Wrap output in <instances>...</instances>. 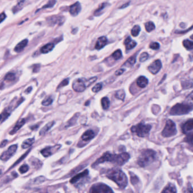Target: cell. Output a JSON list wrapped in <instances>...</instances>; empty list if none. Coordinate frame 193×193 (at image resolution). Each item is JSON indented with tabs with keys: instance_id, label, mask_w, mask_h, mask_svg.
Masks as SVG:
<instances>
[{
	"instance_id": "cell-1",
	"label": "cell",
	"mask_w": 193,
	"mask_h": 193,
	"mask_svg": "<svg viewBox=\"0 0 193 193\" xmlns=\"http://www.w3.org/2000/svg\"><path fill=\"white\" fill-rule=\"evenodd\" d=\"M107 177L115 182L118 186L121 189H124L128 184V179L125 174L121 170L118 169H112L107 172Z\"/></svg>"
},
{
	"instance_id": "cell-2",
	"label": "cell",
	"mask_w": 193,
	"mask_h": 193,
	"mask_svg": "<svg viewBox=\"0 0 193 193\" xmlns=\"http://www.w3.org/2000/svg\"><path fill=\"white\" fill-rule=\"evenodd\" d=\"M156 153L154 150L148 149L143 150L139 157L137 163L140 167H145L155 161Z\"/></svg>"
},
{
	"instance_id": "cell-3",
	"label": "cell",
	"mask_w": 193,
	"mask_h": 193,
	"mask_svg": "<svg viewBox=\"0 0 193 193\" xmlns=\"http://www.w3.org/2000/svg\"><path fill=\"white\" fill-rule=\"evenodd\" d=\"M97 79L96 77H91L88 80L85 79H77L75 80L72 84L73 89L77 92H82L86 88L92 85Z\"/></svg>"
},
{
	"instance_id": "cell-4",
	"label": "cell",
	"mask_w": 193,
	"mask_h": 193,
	"mask_svg": "<svg viewBox=\"0 0 193 193\" xmlns=\"http://www.w3.org/2000/svg\"><path fill=\"white\" fill-rule=\"evenodd\" d=\"M193 106L186 103H177L172 107L170 110V114L172 115H181L187 114L192 111Z\"/></svg>"
},
{
	"instance_id": "cell-5",
	"label": "cell",
	"mask_w": 193,
	"mask_h": 193,
	"mask_svg": "<svg viewBox=\"0 0 193 193\" xmlns=\"http://www.w3.org/2000/svg\"><path fill=\"white\" fill-rule=\"evenodd\" d=\"M151 129V126L150 124L139 123L137 125L133 126L131 128V131L133 133H136L140 137H144L149 134Z\"/></svg>"
},
{
	"instance_id": "cell-6",
	"label": "cell",
	"mask_w": 193,
	"mask_h": 193,
	"mask_svg": "<svg viewBox=\"0 0 193 193\" xmlns=\"http://www.w3.org/2000/svg\"><path fill=\"white\" fill-rule=\"evenodd\" d=\"M176 133L177 129L174 123L171 120H168L164 128L162 131V136L164 137H170L175 136Z\"/></svg>"
},
{
	"instance_id": "cell-7",
	"label": "cell",
	"mask_w": 193,
	"mask_h": 193,
	"mask_svg": "<svg viewBox=\"0 0 193 193\" xmlns=\"http://www.w3.org/2000/svg\"><path fill=\"white\" fill-rule=\"evenodd\" d=\"M89 193H114V192L107 185L103 183H96L90 187Z\"/></svg>"
},
{
	"instance_id": "cell-8",
	"label": "cell",
	"mask_w": 193,
	"mask_h": 193,
	"mask_svg": "<svg viewBox=\"0 0 193 193\" xmlns=\"http://www.w3.org/2000/svg\"><path fill=\"white\" fill-rule=\"evenodd\" d=\"M18 146L17 145H14L10 146L7 151L3 152L1 155L0 159L3 161H7L9 160L11 157L14 154L17 149Z\"/></svg>"
},
{
	"instance_id": "cell-9",
	"label": "cell",
	"mask_w": 193,
	"mask_h": 193,
	"mask_svg": "<svg viewBox=\"0 0 193 193\" xmlns=\"http://www.w3.org/2000/svg\"><path fill=\"white\" fill-rule=\"evenodd\" d=\"M162 65L160 60H156L152 62L148 67V69L150 72L152 74H157L161 68Z\"/></svg>"
},
{
	"instance_id": "cell-10",
	"label": "cell",
	"mask_w": 193,
	"mask_h": 193,
	"mask_svg": "<svg viewBox=\"0 0 193 193\" xmlns=\"http://www.w3.org/2000/svg\"><path fill=\"white\" fill-rule=\"evenodd\" d=\"M61 147V145H57L53 147H48L41 151V153L44 157H48L52 155Z\"/></svg>"
},
{
	"instance_id": "cell-11",
	"label": "cell",
	"mask_w": 193,
	"mask_h": 193,
	"mask_svg": "<svg viewBox=\"0 0 193 193\" xmlns=\"http://www.w3.org/2000/svg\"><path fill=\"white\" fill-rule=\"evenodd\" d=\"M81 9V6L79 2H76L70 8V13L71 15L75 17L79 14Z\"/></svg>"
},
{
	"instance_id": "cell-12",
	"label": "cell",
	"mask_w": 193,
	"mask_h": 193,
	"mask_svg": "<svg viewBox=\"0 0 193 193\" xmlns=\"http://www.w3.org/2000/svg\"><path fill=\"white\" fill-rule=\"evenodd\" d=\"M192 129H193V119H190L182 125V132L183 133H187Z\"/></svg>"
},
{
	"instance_id": "cell-13",
	"label": "cell",
	"mask_w": 193,
	"mask_h": 193,
	"mask_svg": "<svg viewBox=\"0 0 193 193\" xmlns=\"http://www.w3.org/2000/svg\"><path fill=\"white\" fill-rule=\"evenodd\" d=\"M25 123H26V120L24 119H21L19 120L18 121V122L17 123V124H15V125L14 126V127L10 132L11 135H12V134L16 133L24 125Z\"/></svg>"
},
{
	"instance_id": "cell-14",
	"label": "cell",
	"mask_w": 193,
	"mask_h": 193,
	"mask_svg": "<svg viewBox=\"0 0 193 193\" xmlns=\"http://www.w3.org/2000/svg\"><path fill=\"white\" fill-rule=\"evenodd\" d=\"M107 43V39L106 37L105 36L101 37L98 39L95 48L97 50H100L106 45Z\"/></svg>"
},
{
	"instance_id": "cell-15",
	"label": "cell",
	"mask_w": 193,
	"mask_h": 193,
	"mask_svg": "<svg viewBox=\"0 0 193 193\" xmlns=\"http://www.w3.org/2000/svg\"><path fill=\"white\" fill-rule=\"evenodd\" d=\"M89 173V171L88 170H85L84 171L82 172L81 173H80L79 174L76 175L75 177H72L71 179V181H70V182L72 183H76V182L79 181L80 179L84 178V177H85L86 176H87Z\"/></svg>"
},
{
	"instance_id": "cell-16",
	"label": "cell",
	"mask_w": 193,
	"mask_h": 193,
	"mask_svg": "<svg viewBox=\"0 0 193 193\" xmlns=\"http://www.w3.org/2000/svg\"><path fill=\"white\" fill-rule=\"evenodd\" d=\"M28 43V41L27 39L23 40V41H21L16 45V46L15 47L14 50L16 52H18V53L21 52L24 49V48L27 45Z\"/></svg>"
},
{
	"instance_id": "cell-17",
	"label": "cell",
	"mask_w": 193,
	"mask_h": 193,
	"mask_svg": "<svg viewBox=\"0 0 193 193\" xmlns=\"http://www.w3.org/2000/svg\"><path fill=\"white\" fill-rule=\"evenodd\" d=\"M124 44L125 45L127 50H130V49L134 48L137 45L136 42L132 40L130 37H127L125 39V40L124 41Z\"/></svg>"
},
{
	"instance_id": "cell-18",
	"label": "cell",
	"mask_w": 193,
	"mask_h": 193,
	"mask_svg": "<svg viewBox=\"0 0 193 193\" xmlns=\"http://www.w3.org/2000/svg\"><path fill=\"white\" fill-rule=\"evenodd\" d=\"M94 136L95 134L94 132L92 130H88L84 133V134L81 137V139L84 141H87L92 139Z\"/></svg>"
},
{
	"instance_id": "cell-19",
	"label": "cell",
	"mask_w": 193,
	"mask_h": 193,
	"mask_svg": "<svg viewBox=\"0 0 193 193\" xmlns=\"http://www.w3.org/2000/svg\"><path fill=\"white\" fill-rule=\"evenodd\" d=\"M148 80L145 76H140L137 81V84L140 88H145L148 84Z\"/></svg>"
},
{
	"instance_id": "cell-20",
	"label": "cell",
	"mask_w": 193,
	"mask_h": 193,
	"mask_svg": "<svg viewBox=\"0 0 193 193\" xmlns=\"http://www.w3.org/2000/svg\"><path fill=\"white\" fill-rule=\"evenodd\" d=\"M54 48V45L53 43H49L44 45L41 48V52L43 54L48 53L51 52Z\"/></svg>"
},
{
	"instance_id": "cell-21",
	"label": "cell",
	"mask_w": 193,
	"mask_h": 193,
	"mask_svg": "<svg viewBox=\"0 0 193 193\" xmlns=\"http://www.w3.org/2000/svg\"><path fill=\"white\" fill-rule=\"evenodd\" d=\"M161 193H177V190L174 185L170 183L164 189Z\"/></svg>"
},
{
	"instance_id": "cell-22",
	"label": "cell",
	"mask_w": 193,
	"mask_h": 193,
	"mask_svg": "<svg viewBox=\"0 0 193 193\" xmlns=\"http://www.w3.org/2000/svg\"><path fill=\"white\" fill-rule=\"evenodd\" d=\"M54 123H55L54 121H51V122L48 123L46 125H45L40 131V135L45 134L53 126Z\"/></svg>"
},
{
	"instance_id": "cell-23",
	"label": "cell",
	"mask_w": 193,
	"mask_h": 193,
	"mask_svg": "<svg viewBox=\"0 0 193 193\" xmlns=\"http://www.w3.org/2000/svg\"><path fill=\"white\" fill-rule=\"evenodd\" d=\"M34 142V139H28L25 140L22 145H21V148L23 149H27L30 146H31L33 143Z\"/></svg>"
},
{
	"instance_id": "cell-24",
	"label": "cell",
	"mask_w": 193,
	"mask_h": 193,
	"mask_svg": "<svg viewBox=\"0 0 193 193\" xmlns=\"http://www.w3.org/2000/svg\"><path fill=\"white\" fill-rule=\"evenodd\" d=\"M101 104H102V108L104 110H107L110 106V100H109V99L106 96L102 98V99H101Z\"/></svg>"
},
{
	"instance_id": "cell-25",
	"label": "cell",
	"mask_w": 193,
	"mask_h": 193,
	"mask_svg": "<svg viewBox=\"0 0 193 193\" xmlns=\"http://www.w3.org/2000/svg\"><path fill=\"white\" fill-rule=\"evenodd\" d=\"M183 45L187 50H192L193 49V42L189 40H185L183 41Z\"/></svg>"
},
{
	"instance_id": "cell-26",
	"label": "cell",
	"mask_w": 193,
	"mask_h": 193,
	"mask_svg": "<svg viewBox=\"0 0 193 193\" xmlns=\"http://www.w3.org/2000/svg\"><path fill=\"white\" fill-rule=\"evenodd\" d=\"M125 94L124 90L123 89L119 90L115 93L116 98H117L119 99L122 100V101H124V99L125 98Z\"/></svg>"
},
{
	"instance_id": "cell-27",
	"label": "cell",
	"mask_w": 193,
	"mask_h": 193,
	"mask_svg": "<svg viewBox=\"0 0 193 193\" xmlns=\"http://www.w3.org/2000/svg\"><path fill=\"white\" fill-rule=\"evenodd\" d=\"M155 24L152 21H149L145 24V28L147 32H151L155 29Z\"/></svg>"
},
{
	"instance_id": "cell-28",
	"label": "cell",
	"mask_w": 193,
	"mask_h": 193,
	"mask_svg": "<svg viewBox=\"0 0 193 193\" xmlns=\"http://www.w3.org/2000/svg\"><path fill=\"white\" fill-rule=\"evenodd\" d=\"M136 57L135 56H132L130 57L126 61V62L124 63V65L127 66V67H130L133 65L134 64L136 63Z\"/></svg>"
},
{
	"instance_id": "cell-29",
	"label": "cell",
	"mask_w": 193,
	"mask_h": 193,
	"mask_svg": "<svg viewBox=\"0 0 193 193\" xmlns=\"http://www.w3.org/2000/svg\"><path fill=\"white\" fill-rule=\"evenodd\" d=\"M140 31H141L140 27H139V26H138V25H136V26H134L133 27V28H132V31H131V33H132V34L133 36L136 37V36H137L139 34Z\"/></svg>"
},
{
	"instance_id": "cell-30",
	"label": "cell",
	"mask_w": 193,
	"mask_h": 193,
	"mask_svg": "<svg viewBox=\"0 0 193 193\" xmlns=\"http://www.w3.org/2000/svg\"><path fill=\"white\" fill-rule=\"evenodd\" d=\"M184 141L190 145H193V132H191L187 134L186 137L185 138Z\"/></svg>"
},
{
	"instance_id": "cell-31",
	"label": "cell",
	"mask_w": 193,
	"mask_h": 193,
	"mask_svg": "<svg viewBox=\"0 0 193 193\" xmlns=\"http://www.w3.org/2000/svg\"><path fill=\"white\" fill-rule=\"evenodd\" d=\"M59 20H61V17H50V18L48 19V23L51 24H55L57 23H60L61 22V21H59Z\"/></svg>"
},
{
	"instance_id": "cell-32",
	"label": "cell",
	"mask_w": 193,
	"mask_h": 193,
	"mask_svg": "<svg viewBox=\"0 0 193 193\" xmlns=\"http://www.w3.org/2000/svg\"><path fill=\"white\" fill-rule=\"evenodd\" d=\"M185 103L193 106V91L186 98Z\"/></svg>"
},
{
	"instance_id": "cell-33",
	"label": "cell",
	"mask_w": 193,
	"mask_h": 193,
	"mask_svg": "<svg viewBox=\"0 0 193 193\" xmlns=\"http://www.w3.org/2000/svg\"><path fill=\"white\" fill-rule=\"evenodd\" d=\"M112 57L115 59V60H118L120 58H121L122 57V53L121 51L120 50H116L114 53L112 54Z\"/></svg>"
},
{
	"instance_id": "cell-34",
	"label": "cell",
	"mask_w": 193,
	"mask_h": 193,
	"mask_svg": "<svg viewBox=\"0 0 193 193\" xmlns=\"http://www.w3.org/2000/svg\"><path fill=\"white\" fill-rule=\"evenodd\" d=\"M10 115V113L8 111H5L3 112H2L0 115V123L3 122L5 119L8 118V116Z\"/></svg>"
},
{
	"instance_id": "cell-35",
	"label": "cell",
	"mask_w": 193,
	"mask_h": 193,
	"mask_svg": "<svg viewBox=\"0 0 193 193\" xmlns=\"http://www.w3.org/2000/svg\"><path fill=\"white\" fill-rule=\"evenodd\" d=\"M107 3H102V5H101V6L96 10L95 12H94V15H96V16H98V15H99L101 14V11L102 10H103L105 8V7L106 6V5H107Z\"/></svg>"
},
{
	"instance_id": "cell-36",
	"label": "cell",
	"mask_w": 193,
	"mask_h": 193,
	"mask_svg": "<svg viewBox=\"0 0 193 193\" xmlns=\"http://www.w3.org/2000/svg\"><path fill=\"white\" fill-rule=\"evenodd\" d=\"M15 79V75L13 73H9L5 77V80L8 81H13Z\"/></svg>"
},
{
	"instance_id": "cell-37",
	"label": "cell",
	"mask_w": 193,
	"mask_h": 193,
	"mask_svg": "<svg viewBox=\"0 0 193 193\" xmlns=\"http://www.w3.org/2000/svg\"><path fill=\"white\" fill-rule=\"evenodd\" d=\"M23 3H24V0H21V1H19L17 5L16 6H15L14 8V9H12V11H14V12H16L18 11L19 10H21V7H22V6L23 5Z\"/></svg>"
},
{
	"instance_id": "cell-38",
	"label": "cell",
	"mask_w": 193,
	"mask_h": 193,
	"mask_svg": "<svg viewBox=\"0 0 193 193\" xmlns=\"http://www.w3.org/2000/svg\"><path fill=\"white\" fill-rule=\"evenodd\" d=\"M53 102V99L51 97H49L48 98H46L44 99L42 102V105L45 106H48L50 105Z\"/></svg>"
},
{
	"instance_id": "cell-39",
	"label": "cell",
	"mask_w": 193,
	"mask_h": 193,
	"mask_svg": "<svg viewBox=\"0 0 193 193\" xmlns=\"http://www.w3.org/2000/svg\"><path fill=\"white\" fill-rule=\"evenodd\" d=\"M56 3V1L55 0H50L48 3L45 5L44 6H43L42 9H46V8H53L55 3Z\"/></svg>"
},
{
	"instance_id": "cell-40",
	"label": "cell",
	"mask_w": 193,
	"mask_h": 193,
	"mask_svg": "<svg viewBox=\"0 0 193 193\" xmlns=\"http://www.w3.org/2000/svg\"><path fill=\"white\" fill-rule=\"evenodd\" d=\"M148 58H149V54L146 52H144L141 54L139 57V61L141 62H144L146 61L148 59Z\"/></svg>"
},
{
	"instance_id": "cell-41",
	"label": "cell",
	"mask_w": 193,
	"mask_h": 193,
	"mask_svg": "<svg viewBox=\"0 0 193 193\" xmlns=\"http://www.w3.org/2000/svg\"><path fill=\"white\" fill-rule=\"evenodd\" d=\"M102 83H98L97 84H96V85L94 86L93 88H92V91L94 93H96L98 92H99L101 89H102Z\"/></svg>"
},
{
	"instance_id": "cell-42",
	"label": "cell",
	"mask_w": 193,
	"mask_h": 193,
	"mask_svg": "<svg viewBox=\"0 0 193 193\" xmlns=\"http://www.w3.org/2000/svg\"><path fill=\"white\" fill-rule=\"evenodd\" d=\"M29 170V167L28 165L27 164H23V165H21V167L19 168V171L21 173H24L28 171Z\"/></svg>"
},
{
	"instance_id": "cell-43",
	"label": "cell",
	"mask_w": 193,
	"mask_h": 193,
	"mask_svg": "<svg viewBox=\"0 0 193 193\" xmlns=\"http://www.w3.org/2000/svg\"><path fill=\"white\" fill-rule=\"evenodd\" d=\"M150 48L153 50H157L160 48V45L159 43L154 42L150 43Z\"/></svg>"
},
{
	"instance_id": "cell-44",
	"label": "cell",
	"mask_w": 193,
	"mask_h": 193,
	"mask_svg": "<svg viewBox=\"0 0 193 193\" xmlns=\"http://www.w3.org/2000/svg\"><path fill=\"white\" fill-rule=\"evenodd\" d=\"M68 83H69V79H65L60 83V84L58 86V88H62V87L64 86L67 85L68 84Z\"/></svg>"
},
{
	"instance_id": "cell-45",
	"label": "cell",
	"mask_w": 193,
	"mask_h": 193,
	"mask_svg": "<svg viewBox=\"0 0 193 193\" xmlns=\"http://www.w3.org/2000/svg\"><path fill=\"white\" fill-rule=\"evenodd\" d=\"M183 193H193V189L190 184H189L185 188Z\"/></svg>"
},
{
	"instance_id": "cell-46",
	"label": "cell",
	"mask_w": 193,
	"mask_h": 193,
	"mask_svg": "<svg viewBox=\"0 0 193 193\" xmlns=\"http://www.w3.org/2000/svg\"><path fill=\"white\" fill-rule=\"evenodd\" d=\"M6 18V15L4 12H2V13L0 14V23L2 21H3Z\"/></svg>"
},
{
	"instance_id": "cell-47",
	"label": "cell",
	"mask_w": 193,
	"mask_h": 193,
	"mask_svg": "<svg viewBox=\"0 0 193 193\" xmlns=\"http://www.w3.org/2000/svg\"><path fill=\"white\" fill-rule=\"evenodd\" d=\"M124 72V69H120L118 70L116 72H115V75L116 76H119V75H121L123 74V73Z\"/></svg>"
},
{
	"instance_id": "cell-48",
	"label": "cell",
	"mask_w": 193,
	"mask_h": 193,
	"mask_svg": "<svg viewBox=\"0 0 193 193\" xmlns=\"http://www.w3.org/2000/svg\"><path fill=\"white\" fill-rule=\"evenodd\" d=\"M8 140L3 141L0 144V148H3L4 146H5L6 145V144L8 143Z\"/></svg>"
},
{
	"instance_id": "cell-49",
	"label": "cell",
	"mask_w": 193,
	"mask_h": 193,
	"mask_svg": "<svg viewBox=\"0 0 193 193\" xmlns=\"http://www.w3.org/2000/svg\"><path fill=\"white\" fill-rule=\"evenodd\" d=\"M34 66H35V68H33V72H37L40 69V65L39 64H36Z\"/></svg>"
},
{
	"instance_id": "cell-50",
	"label": "cell",
	"mask_w": 193,
	"mask_h": 193,
	"mask_svg": "<svg viewBox=\"0 0 193 193\" xmlns=\"http://www.w3.org/2000/svg\"><path fill=\"white\" fill-rule=\"evenodd\" d=\"M32 87H29L26 90V92L27 93H30V92L32 90Z\"/></svg>"
},
{
	"instance_id": "cell-51",
	"label": "cell",
	"mask_w": 193,
	"mask_h": 193,
	"mask_svg": "<svg viewBox=\"0 0 193 193\" xmlns=\"http://www.w3.org/2000/svg\"><path fill=\"white\" fill-rule=\"evenodd\" d=\"M129 5V3H126V5H123L121 8H120V9H123V8H125L126 6H128Z\"/></svg>"
},
{
	"instance_id": "cell-52",
	"label": "cell",
	"mask_w": 193,
	"mask_h": 193,
	"mask_svg": "<svg viewBox=\"0 0 193 193\" xmlns=\"http://www.w3.org/2000/svg\"><path fill=\"white\" fill-rule=\"evenodd\" d=\"M190 38L193 40V34H192V36H190Z\"/></svg>"
}]
</instances>
